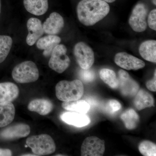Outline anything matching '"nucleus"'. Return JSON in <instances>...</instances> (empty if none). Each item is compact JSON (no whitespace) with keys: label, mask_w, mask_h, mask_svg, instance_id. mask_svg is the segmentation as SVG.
I'll list each match as a JSON object with an SVG mask.
<instances>
[{"label":"nucleus","mask_w":156,"mask_h":156,"mask_svg":"<svg viewBox=\"0 0 156 156\" xmlns=\"http://www.w3.org/2000/svg\"><path fill=\"white\" fill-rule=\"evenodd\" d=\"M108 4L102 0H81L77 7L80 22L86 26H91L99 22L108 14Z\"/></svg>","instance_id":"1"},{"label":"nucleus","mask_w":156,"mask_h":156,"mask_svg":"<svg viewBox=\"0 0 156 156\" xmlns=\"http://www.w3.org/2000/svg\"><path fill=\"white\" fill-rule=\"evenodd\" d=\"M84 93V86L80 80H62L56 86V94L58 99L70 101L80 99Z\"/></svg>","instance_id":"2"},{"label":"nucleus","mask_w":156,"mask_h":156,"mask_svg":"<svg viewBox=\"0 0 156 156\" xmlns=\"http://www.w3.org/2000/svg\"><path fill=\"white\" fill-rule=\"evenodd\" d=\"M26 144L37 156H45L54 153L56 151L55 142L51 136L41 134L28 137Z\"/></svg>","instance_id":"3"},{"label":"nucleus","mask_w":156,"mask_h":156,"mask_svg":"<svg viewBox=\"0 0 156 156\" xmlns=\"http://www.w3.org/2000/svg\"><path fill=\"white\" fill-rule=\"evenodd\" d=\"M12 76L14 80L19 83H33L38 79L39 70L33 62L24 61L14 67Z\"/></svg>","instance_id":"4"},{"label":"nucleus","mask_w":156,"mask_h":156,"mask_svg":"<svg viewBox=\"0 0 156 156\" xmlns=\"http://www.w3.org/2000/svg\"><path fill=\"white\" fill-rule=\"evenodd\" d=\"M67 50L63 44H58L53 49L50 55L49 66L58 73L64 72L70 64V59L66 54Z\"/></svg>","instance_id":"5"},{"label":"nucleus","mask_w":156,"mask_h":156,"mask_svg":"<svg viewBox=\"0 0 156 156\" xmlns=\"http://www.w3.org/2000/svg\"><path fill=\"white\" fill-rule=\"evenodd\" d=\"M74 55L77 62L83 69L92 67L95 61V55L92 48L83 42L76 44L73 50Z\"/></svg>","instance_id":"6"},{"label":"nucleus","mask_w":156,"mask_h":156,"mask_svg":"<svg viewBox=\"0 0 156 156\" xmlns=\"http://www.w3.org/2000/svg\"><path fill=\"white\" fill-rule=\"evenodd\" d=\"M147 13V8L142 3L137 4L134 7L129 19V25L133 30L142 32L146 30Z\"/></svg>","instance_id":"7"},{"label":"nucleus","mask_w":156,"mask_h":156,"mask_svg":"<svg viewBox=\"0 0 156 156\" xmlns=\"http://www.w3.org/2000/svg\"><path fill=\"white\" fill-rule=\"evenodd\" d=\"M105 151V141L95 136L87 137L81 148L82 156H101Z\"/></svg>","instance_id":"8"},{"label":"nucleus","mask_w":156,"mask_h":156,"mask_svg":"<svg viewBox=\"0 0 156 156\" xmlns=\"http://www.w3.org/2000/svg\"><path fill=\"white\" fill-rule=\"evenodd\" d=\"M118 88L124 96L132 97L135 96L139 91L138 83L130 76L126 71L120 69L118 73Z\"/></svg>","instance_id":"9"},{"label":"nucleus","mask_w":156,"mask_h":156,"mask_svg":"<svg viewBox=\"0 0 156 156\" xmlns=\"http://www.w3.org/2000/svg\"><path fill=\"white\" fill-rule=\"evenodd\" d=\"M115 63L120 67L128 70H138L145 66V63L137 57L126 52L117 53L115 57Z\"/></svg>","instance_id":"10"},{"label":"nucleus","mask_w":156,"mask_h":156,"mask_svg":"<svg viewBox=\"0 0 156 156\" xmlns=\"http://www.w3.org/2000/svg\"><path fill=\"white\" fill-rule=\"evenodd\" d=\"M30 132V127L28 125L20 123L4 129L0 133V136L4 140H12L26 137Z\"/></svg>","instance_id":"11"},{"label":"nucleus","mask_w":156,"mask_h":156,"mask_svg":"<svg viewBox=\"0 0 156 156\" xmlns=\"http://www.w3.org/2000/svg\"><path fill=\"white\" fill-rule=\"evenodd\" d=\"M64 26L63 17L56 12H53L43 24L44 32L49 35H56L62 30Z\"/></svg>","instance_id":"12"},{"label":"nucleus","mask_w":156,"mask_h":156,"mask_svg":"<svg viewBox=\"0 0 156 156\" xmlns=\"http://www.w3.org/2000/svg\"><path fill=\"white\" fill-rule=\"evenodd\" d=\"M27 25L28 34L26 42L29 46H33L44 34L43 24L40 20L32 17L28 20Z\"/></svg>","instance_id":"13"},{"label":"nucleus","mask_w":156,"mask_h":156,"mask_svg":"<svg viewBox=\"0 0 156 156\" xmlns=\"http://www.w3.org/2000/svg\"><path fill=\"white\" fill-rule=\"evenodd\" d=\"M64 122L77 127L87 126L91 122L90 118L86 114L77 112H66L60 115Z\"/></svg>","instance_id":"14"},{"label":"nucleus","mask_w":156,"mask_h":156,"mask_svg":"<svg viewBox=\"0 0 156 156\" xmlns=\"http://www.w3.org/2000/svg\"><path fill=\"white\" fill-rule=\"evenodd\" d=\"M19 89L11 82L0 83V103L12 102L18 97Z\"/></svg>","instance_id":"15"},{"label":"nucleus","mask_w":156,"mask_h":156,"mask_svg":"<svg viewBox=\"0 0 156 156\" xmlns=\"http://www.w3.org/2000/svg\"><path fill=\"white\" fill-rule=\"evenodd\" d=\"M61 39L56 35H49L40 38L37 41V47L39 49L44 50L43 55L46 57L51 55L53 49L59 44Z\"/></svg>","instance_id":"16"},{"label":"nucleus","mask_w":156,"mask_h":156,"mask_svg":"<svg viewBox=\"0 0 156 156\" xmlns=\"http://www.w3.org/2000/svg\"><path fill=\"white\" fill-rule=\"evenodd\" d=\"M27 108L30 111L35 112L41 115H46L53 110V105L48 99L38 98L31 101Z\"/></svg>","instance_id":"17"},{"label":"nucleus","mask_w":156,"mask_h":156,"mask_svg":"<svg viewBox=\"0 0 156 156\" xmlns=\"http://www.w3.org/2000/svg\"><path fill=\"white\" fill-rule=\"evenodd\" d=\"M15 108L11 102L0 103V128L5 127L13 122Z\"/></svg>","instance_id":"18"},{"label":"nucleus","mask_w":156,"mask_h":156,"mask_svg":"<svg viewBox=\"0 0 156 156\" xmlns=\"http://www.w3.org/2000/svg\"><path fill=\"white\" fill-rule=\"evenodd\" d=\"M23 5L27 11L37 16L45 14L49 7L48 0H23Z\"/></svg>","instance_id":"19"},{"label":"nucleus","mask_w":156,"mask_h":156,"mask_svg":"<svg viewBox=\"0 0 156 156\" xmlns=\"http://www.w3.org/2000/svg\"><path fill=\"white\" fill-rule=\"evenodd\" d=\"M154 101L152 95L144 89L139 90L134 100V106L138 110L154 106Z\"/></svg>","instance_id":"20"},{"label":"nucleus","mask_w":156,"mask_h":156,"mask_svg":"<svg viewBox=\"0 0 156 156\" xmlns=\"http://www.w3.org/2000/svg\"><path fill=\"white\" fill-rule=\"evenodd\" d=\"M139 53L147 61L156 62V41L148 40L143 42L139 47Z\"/></svg>","instance_id":"21"},{"label":"nucleus","mask_w":156,"mask_h":156,"mask_svg":"<svg viewBox=\"0 0 156 156\" xmlns=\"http://www.w3.org/2000/svg\"><path fill=\"white\" fill-rule=\"evenodd\" d=\"M120 118L128 130L135 129L139 122V116L133 109L126 110L121 115Z\"/></svg>","instance_id":"22"},{"label":"nucleus","mask_w":156,"mask_h":156,"mask_svg":"<svg viewBox=\"0 0 156 156\" xmlns=\"http://www.w3.org/2000/svg\"><path fill=\"white\" fill-rule=\"evenodd\" d=\"M62 106L65 109L70 111L86 114L90 109V105L86 101L79 100L63 101Z\"/></svg>","instance_id":"23"},{"label":"nucleus","mask_w":156,"mask_h":156,"mask_svg":"<svg viewBox=\"0 0 156 156\" xmlns=\"http://www.w3.org/2000/svg\"><path fill=\"white\" fill-rule=\"evenodd\" d=\"M99 76L102 81L109 87L112 89H118V78L114 71L108 69H102L100 71Z\"/></svg>","instance_id":"24"},{"label":"nucleus","mask_w":156,"mask_h":156,"mask_svg":"<svg viewBox=\"0 0 156 156\" xmlns=\"http://www.w3.org/2000/svg\"><path fill=\"white\" fill-rule=\"evenodd\" d=\"M13 40L9 36L0 35V63L5 61L11 48Z\"/></svg>","instance_id":"25"},{"label":"nucleus","mask_w":156,"mask_h":156,"mask_svg":"<svg viewBox=\"0 0 156 156\" xmlns=\"http://www.w3.org/2000/svg\"><path fill=\"white\" fill-rule=\"evenodd\" d=\"M138 149L140 152L143 156H156V144L149 140L142 141L140 144Z\"/></svg>","instance_id":"26"},{"label":"nucleus","mask_w":156,"mask_h":156,"mask_svg":"<svg viewBox=\"0 0 156 156\" xmlns=\"http://www.w3.org/2000/svg\"><path fill=\"white\" fill-rule=\"evenodd\" d=\"M90 69H82L80 72V76L84 82L89 83L95 80L96 75L94 71Z\"/></svg>","instance_id":"27"},{"label":"nucleus","mask_w":156,"mask_h":156,"mask_svg":"<svg viewBox=\"0 0 156 156\" xmlns=\"http://www.w3.org/2000/svg\"><path fill=\"white\" fill-rule=\"evenodd\" d=\"M121 105L119 101L115 99L109 100L107 104V108L110 112L115 113L119 110Z\"/></svg>","instance_id":"28"},{"label":"nucleus","mask_w":156,"mask_h":156,"mask_svg":"<svg viewBox=\"0 0 156 156\" xmlns=\"http://www.w3.org/2000/svg\"><path fill=\"white\" fill-rule=\"evenodd\" d=\"M148 25L153 30H156V10L154 9L149 14L147 19Z\"/></svg>","instance_id":"29"},{"label":"nucleus","mask_w":156,"mask_h":156,"mask_svg":"<svg viewBox=\"0 0 156 156\" xmlns=\"http://www.w3.org/2000/svg\"><path fill=\"white\" fill-rule=\"evenodd\" d=\"M156 71L155 70L154 77L152 80L148 81L146 83V87L150 91L152 92L156 91Z\"/></svg>","instance_id":"30"},{"label":"nucleus","mask_w":156,"mask_h":156,"mask_svg":"<svg viewBox=\"0 0 156 156\" xmlns=\"http://www.w3.org/2000/svg\"><path fill=\"white\" fill-rule=\"evenodd\" d=\"M12 155V151L8 149L0 148V156H11Z\"/></svg>","instance_id":"31"},{"label":"nucleus","mask_w":156,"mask_h":156,"mask_svg":"<svg viewBox=\"0 0 156 156\" xmlns=\"http://www.w3.org/2000/svg\"><path fill=\"white\" fill-rule=\"evenodd\" d=\"M107 3H113L115 2L116 0H102Z\"/></svg>","instance_id":"32"},{"label":"nucleus","mask_w":156,"mask_h":156,"mask_svg":"<svg viewBox=\"0 0 156 156\" xmlns=\"http://www.w3.org/2000/svg\"><path fill=\"white\" fill-rule=\"evenodd\" d=\"M22 156H37L36 155L34 154V155H33L32 154H26L25 155H22Z\"/></svg>","instance_id":"33"},{"label":"nucleus","mask_w":156,"mask_h":156,"mask_svg":"<svg viewBox=\"0 0 156 156\" xmlns=\"http://www.w3.org/2000/svg\"><path fill=\"white\" fill-rule=\"evenodd\" d=\"M153 2L154 5H156V0H153Z\"/></svg>","instance_id":"34"},{"label":"nucleus","mask_w":156,"mask_h":156,"mask_svg":"<svg viewBox=\"0 0 156 156\" xmlns=\"http://www.w3.org/2000/svg\"><path fill=\"white\" fill-rule=\"evenodd\" d=\"M1 0H0V13H1Z\"/></svg>","instance_id":"35"}]
</instances>
